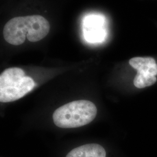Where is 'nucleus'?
I'll return each mask as SVG.
<instances>
[{
    "label": "nucleus",
    "instance_id": "20e7f679",
    "mask_svg": "<svg viewBox=\"0 0 157 157\" xmlns=\"http://www.w3.org/2000/svg\"><path fill=\"white\" fill-rule=\"evenodd\" d=\"M130 65L137 71L133 83L138 89L151 86L157 82V63L151 57H134L129 61Z\"/></svg>",
    "mask_w": 157,
    "mask_h": 157
},
{
    "label": "nucleus",
    "instance_id": "423d86ee",
    "mask_svg": "<svg viewBox=\"0 0 157 157\" xmlns=\"http://www.w3.org/2000/svg\"><path fill=\"white\" fill-rule=\"evenodd\" d=\"M65 157H107V152L100 144L89 143L73 148Z\"/></svg>",
    "mask_w": 157,
    "mask_h": 157
},
{
    "label": "nucleus",
    "instance_id": "f257e3e1",
    "mask_svg": "<svg viewBox=\"0 0 157 157\" xmlns=\"http://www.w3.org/2000/svg\"><path fill=\"white\" fill-rule=\"evenodd\" d=\"M50 23L40 15L15 17L6 23L3 30L4 38L12 45L22 44L26 39L37 42L44 38L50 31Z\"/></svg>",
    "mask_w": 157,
    "mask_h": 157
},
{
    "label": "nucleus",
    "instance_id": "f03ea898",
    "mask_svg": "<svg viewBox=\"0 0 157 157\" xmlns=\"http://www.w3.org/2000/svg\"><path fill=\"white\" fill-rule=\"evenodd\" d=\"M95 104L88 100H78L59 107L52 115L54 123L60 128H76L90 124L97 115Z\"/></svg>",
    "mask_w": 157,
    "mask_h": 157
},
{
    "label": "nucleus",
    "instance_id": "7ed1b4c3",
    "mask_svg": "<svg viewBox=\"0 0 157 157\" xmlns=\"http://www.w3.org/2000/svg\"><path fill=\"white\" fill-rule=\"evenodd\" d=\"M35 83L22 69L10 67L0 75V101L10 102L21 98L33 89Z\"/></svg>",
    "mask_w": 157,
    "mask_h": 157
},
{
    "label": "nucleus",
    "instance_id": "39448f33",
    "mask_svg": "<svg viewBox=\"0 0 157 157\" xmlns=\"http://www.w3.org/2000/svg\"><path fill=\"white\" fill-rule=\"evenodd\" d=\"M104 23V19L101 16H90L86 18L84 33L88 41L100 42L104 39L106 32L102 28Z\"/></svg>",
    "mask_w": 157,
    "mask_h": 157
}]
</instances>
